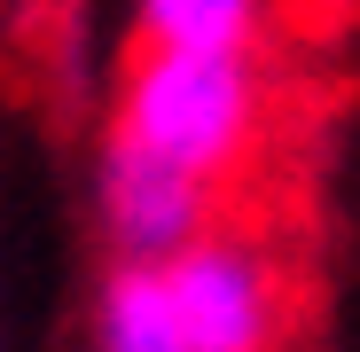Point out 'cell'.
Here are the masks:
<instances>
[{"instance_id": "1", "label": "cell", "mask_w": 360, "mask_h": 352, "mask_svg": "<svg viewBox=\"0 0 360 352\" xmlns=\"http://www.w3.org/2000/svg\"><path fill=\"white\" fill-rule=\"evenodd\" d=\"M110 141H134L196 181L227 188L259 164L274 141V71L266 55H227V47H134L117 79V126Z\"/></svg>"}, {"instance_id": "4", "label": "cell", "mask_w": 360, "mask_h": 352, "mask_svg": "<svg viewBox=\"0 0 360 352\" xmlns=\"http://www.w3.org/2000/svg\"><path fill=\"white\" fill-rule=\"evenodd\" d=\"M290 0H141V39L149 47H227V55H266Z\"/></svg>"}, {"instance_id": "2", "label": "cell", "mask_w": 360, "mask_h": 352, "mask_svg": "<svg viewBox=\"0 0 360 352\" xmlns=\"http://www.w3.org/2000/svg\"><path fill=\"white\" fill-rule=\"evenodd\" d=\"M188 352H274L290 329V274L251 235H196L157 266Z\"/></svg>"}, {"instance_id": "3", "label": "cell", "mask_w": 360, "mask_h": 352, "mask_svg": "<svg viewBox=\"0 0 360 352\" xmlns=\"http://www.w3.org/2000/svg\"><path fill=\"white\" fill-rule=\"evenodd\" d=\"M102 219H110V243L134 266H165L172 251H188L196 235L219 227V188L134 141H110L102 149Z\"/></svg>"}, {"instance_id": "5", "label": "cell", "mask_w": 360, "mask_h": 352, "mask_svg": "<svg viewBox=\"0 0 360 352\" xmlns=\"http://www.w3.org/2000/svg\"><path fill=\"white\" fill-rule=\"evenodd\" d=\"M102 352H188L157 266H134V259L117 266L110 298H102Z\"/></svg>"}, {"instance_id": "6", "label": "cell", "mask_w": 360, "mask_h": 352, "mask_svg": "<svg viewBox=\"0 0 360 352\" xmlns=\"http://www.w3.org/2000/svg\"><path fill=\"white\" fill-rule=\"evenodd\" d=\"M16 8H24V16H55V8H63V0H16Z\"/></svg>"}]
</instances>
